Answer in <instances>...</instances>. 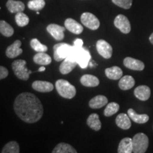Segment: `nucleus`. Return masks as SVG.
<instances>
[{"label":"nucleus","mask_w":153,"mask_h":153,"mask_svg":"<svg viewBox=\"0 0 153 153\" xmlns=\"http://www.w3.org/2000/svg\"><path fill=\"white\" fill-rule=\"evenodd\" d=\"M7 8L11 13L22 12L25 9L24 4L21 1L8 0L7 2Z\"/></svg>","instance_id":"obj_21"},{"label":"nucleus","mask_w":153,"mask_h":153,"mask_svg":"<svg viewBox=\"0 0 153 153\" xmlns=\"http://www.w3.org/2000/svg\"><path fill=\"white\" fill-rule=\"evenodd\" d=\"M76 65H77V62L76 60H74L70 57H68L61 63L59 70L61 74H67L72 71V70L75 68Z\"/></svg>","instance_id":"obj_13"},{"label":"nucleus","mask_w":153,"mask_h":153,"mask_svg":"<svg viewBox=\"0 0 153 153\" xmlns=\"http://www.w3.org/2000/svg\"><path fill=\"white\" fill-rule=\"evenodd\" d=\"M19 145L16 141H11L7 143L1 150V153H19Z\"/></svg>","instance_id":"obj_28"},{"label":"nucleus","mask_w":153,"mask_h":153,"mask_svg":"<svg viewBox=\"0 0 153 153\" xmlns=\"http://www.w3.org/2000/svg\"><path fill=\"white\" fill-rule=\"evenodd\" d=\"M65 27L55 24H51L47 26V31L54 38L56 41H62L65 37L64 31Z\"/></svg>","instance_id":"obj_9"},{"label":"nucleus","mask_w":153,"mask_h":153,"mask_svg":"<svg viewBox=\"0 0 153 153\" xmlns=\"http://www.w3.org/2000/svg\"><path fill=\"white\" fill-rule=\"evenodd\" d=\"M74 46L67 44L65 43H57L53 46V56L57 62L65 60L70 57L74 52Z\"/></svg>","instance_id":"obj_3"},{"label":"nucleus","mask_w":153,"mask_h":153,"mask_svg":"<svg viewBox=\"0 0 153 153\" xmlns=\"http://www.w3.org/2000/svg\"><path fill=\"white\" fill-rule=\"evenodd\" d=\"M123 65L126 68L130 70H137V71H142L145 68V65L142 61L131 57H127L124 59Z\"/></svg>","instance_id":"obj_10"},{"label":"nucleus","mask_w":153,"mask_h":153,"mask_svg":"<svg viewBox=\"0 0 153 153\" xmlns=\"http://www.w3.org/2000/svg\"><path fill=\"white\" fill-rule=\"evenodd\" d=\"M87 124L89 128L95 131H98L101 128V123L99 120V115L97 114H91L87 118Z\"/></svg>","instance_id":"obj_24"},{"label":"nucleus","mask_w":153,"mask_h":153,"mask_svg":"<svg viewBox=\"0 0 153 153\" xmlns=\"http://www.w3.org/2000/svg\"><path fill=\"white\" fill-rule=\"evenodd\" d=\"M15 21H16V24L20 27H24V26H27L29 23V18L24 13L19 12L16 13L15 16Z\"/></svg>","instance_id":"obj_30"},{"label":"nucleus","mask_w":153,"mask_h":153,"mask_svg":"<svg viewBox=\"0 0 153 153\" xmlns=\"http://www.w3.org/2000/svg\"><path fill=\"white\" fill-rule=\"evenodd\" d=\"M128 115L131 120H133L134 122L137 123H145L149 120L148 115L137 114L133 108H129L128 110Z\"/></svg>","instance_id":"obj_23"},{"label":"nucleus","mask_w":153,"mask_h":153,"mask_svg":"<svg viewBox=\"0 0 153 153\" xmlns=\"http://www.w3.org/2000/svg\"><path fill=\"white\" fill-rule=\"evenodd\" d=\"M112 2L121 8L129 9L133 4V0H112Z\"/></svg>","instance_id":"obj_33"},{"label":"nucleus","mask_w":153,"mask_h":153,"mask_svg":"<svg viewBox=\"0 0 153 153\" xmlns=\"http://www.w3.org/2000/svg\"><path fill=\"white\" fill-rule=\"evenodd\" d=\"M105 74L108 79L112 80L119 79L123 76V71L119 67L114 66L111 68H106L105 70Z\"/></svg>","instance_id":"obj_20"},{"label":"nucleus","mask_w":153,"mask_h":153,"mask_svg":"<svg viewBox=\"0 0 153 153\" xmlns=\"http://www.w3.org/2000/svg\"><path fill=\"white\" fill-rule=\"evenodd\" d=\"M108 104V99L104 95H97L89 101V106L93 109L102 108Z\"/></svg>","instance_id":"obj_17"},{"label":"nucleus","mask_w":153,"mask_h":153,"mask_svg":"<svg viewBox=\"0 0 153 153\" xmlns=\"http://www.w3.org/2000/svg\"><path fill=\"white\" fill-rule=\"evenodd\" d=\"M135 85V79L131 75H126L120 78L118 82V87L122 90H128Z\"/></svg>","instance_id":"obj_22"},{"label":"nucleus","mask_w":153,"mask_h":153,"mask_svg":"<svg viewBox=\"0 0 153 153\" xmlns=\"http://www.w3.org/2000/svg\"><path fill=\"white\" fill-rule=\"evenodd\" d=\"M132 139L133 146V152L144 153L146 152L149 145V139L145 133H137Z\"/></svg>","instance_id":"obj_4"},{"label":"nucleus","mask_w":153,"mask_h":153,"mask_svg":"<svg viewBox=\"0 0 153 153\" xmlns=\"http://www.w3.org/2000/svg\"><path fill=\"white\" fill-rule=\"evenodd\" d=\"M119 105L116 102H111L109 104H107V106L105 108L104 114L106 117H110V116H113V115L116 114V113L119 110Z\"/></svg>","instance_id":"obj_29"},{"label":"nucleus","mask_w":153,"mask_h":153,"mask_svg":"<svg viewBox=\"0 0 153 153\" xmlns=\"http://www.w3.org/2000/svg\"><path fill=\"white\" fill-rule=\"evenodd\" d=\"M14 28L11 27L5 21L1 20L0 22V33L5 37H11L14 34Z\"/></svg>","instance_id":"obj_27"},{"label":"nucleus","mask_w":153,"mask_h":153,"mask_svg":"<svg viewBox=\"0 0 153 153\" xmlns=\"http://www.w3.org/2000/svg\"><path fill=\"white\" fill-rule=\"evenodd\" d=\"M149 40H150V43L152 44L153 45V33L151 34L150 35V38H149Z\"/></svg>","instance_id":"obj_37"},{"label":"nucleus","mask_w":153,"mask_h":153,"mask_svg":"<svg viewBox=\"0 0 153 153\" xmlns=\"http://www.w3.org/2000/svg\"><path fill=\"white\" fill-rule=\"evenodd\" d=\"M53 153H76V150L71 145L65 143H60L53 149Z\"/></svg>","instance_id":"obj_26"},{"label":"nucleus","mask_w":153,"mask_h":153,"mask_svg":"<svg viewBox=\"0 0 153 153\" xmlns=\"http://www.w3.org/2000/svg\"><path fill=\"white\" fill-rule=\"evenodd\" d=\"M26 62L24 60H16L12 62V70L15 75L19 79L26 81L29 79V75L31 73L30 70H28L26 67Z\"/></svg>","instance_id":"obj_5"},{"label":"nucleus","mask_w":153,"mask_h":153,"mask_svg":"<svg viewBox=\"0 0 153 153\" xmlns=\"http://www.w3.org/2000/svg\"><path fill=\"white\" fill-rule=\"evenodd\" d=\"M114 26L123 33L127 34L131 32V26L128 19L123 14H118L115 18Z\"/></svg>","instance_id":"obj_7"},{"label":"nucleus","mask_w":153,"mask_h":153,"mask_svg":"<svg viewBox=\"0 0 153 153\" xmlns=\"http://www.w3.org/2000/svg\"><path fill=\"white\" fill-rule=\"evenodd\" d=\"M57 93L63 98L71 99L76 95V89L65 79H58L55 82Z\"/></svg>","instance_id":"obj_2"},{"label":"nucleus","mask_w":153,"mask_h":153,"mask_svg":"<svg viewBox=\"0 0 153 153\" xmlns=\"http://www.w3.org/2000/svg\"><path fill=\"white\" fill-rule=\"evenodd\" d=\"M30 45L32 48L37 53H45L48 51L46 45L42 44L37 38H33L30 42Z\"/></svg>","instance_id":"obj_31"},{"label":"nucleus","mask_w":153,"mask_h":153,"mask_svg":"<svg viewBox=\"0 0 153 153\" xmlns=\"http://www.w3.org/2000/svg\"><path fill=\"white\" fill-rule=\"evenodd\" d=\"M14 111L19 118L28 123L39 120L43 114V107L39 99L33 94L24 92L15 99Z\"/></svg>","instance_id":"obj_1"},{"label":"nucleus","mask_w":153,"mask_h":153,"mask_svg":"<svg viewBox=\"0 0 153 153\" xmlns=\"http://www.w3.org/2000/svg\"><path fill=\"white\" fill-rule=\"evenodd\" d=\"M33 59L36 64L40 65H48L52 62L51 56L45 53H38L34 55Z\"/></svg>","instance_id":"obj_25"},{"label":"nucleus","mask_w":153,"mask_h":153,"mask_svg":"<svg viewBox=\"0 0 153 153\" xmlns=\"http://www.w3.org/2000/svg\"><path fill=\"white\" fill-rule=\"evenodd\" d=\"M81 22L84 26L91 30H97L100 26V22L97 17L89 12H85L81 16Z\"/></svg>","instance_id":"obj_6"},{"label":"nucleus","mask_w":153,"mask_h":153,"mask_svg":"<svg viewBox=\"0 0 153 153\" xmlns=\"http://www.w3.org/2000/svg\"><path fill=\"white\" fill-rule=\"evenodd\" d=\"M45 68L44 66H42L39 69H38V72H43V71H45Z\"/></svg>","instance_id":"obj_36"},{"label":"nucleus","mask_w":153,"mask_h":153,"mask_svg":"<svg viewBox=\"0 0 153 153\" xmlns=\"http://www.w3.org/2000/svg\"><path fill=\"white\" fill-rule=\"evenodd\" d=\"M32 88L34 90L39 91V92H50L54 89V86L52 83L46 81H41L36 80L32 84Z\"/></svg>","instance_id":"obj_12"},{"label":"nucleus","mask_w":153,"mask_h":153,"mask_svg":"<svg viewBox=\"0 0 153 153\" xmlns=\"http://www.w3.org/2000/svg\"><path fill=\"white\" fill-rule=\"evenodd\" d=\"M9 74V71L7 68L3 66H0V79H5Z\"/></svg>","instance_id":"obj_34"},{"label":"nucleus","mask_w":153,"mask_h":153,"mask_svg":"<svg viewBox=\"0 0 153 153\" xmlns=\"http://www.w3.org/2000/svg\"><path fill=\"white\" fill-rule=\"evenodd\" d=\"M21 45L22 42L19 40H16L6 50V55L9 58H14L22 54L23 50L21 48Z\"/></svg>","instance_id":"obj_11"},{"label":"nucleus","mask_w":153,"mask_h":153,"mask_svg":"<svg viewBox=\"0 0 153 153\" xmlns=\"http://www.w3.org/2000/svg\"><path fill=\"white\" fill-rule=\"evenodd\" d=\"M65 26L69 31H70L72 33L76 34V35L82 33L84 30L82 25L71 18L66 19L65 22Z\"/></svg>","instance_id":"obj_14"},{"label":"nucleus","mask_w":153,"mask_h":153,"mask_svg":"<svg viewBox=\"0 0 153 153\" xmlns=\"http://www.w3.org/2000/svg\"><path fill=\"white\" fill-rule=\"evenodd\" d=\"M128 115L120 114L116 116V123L118 127L123 130H128L131 127V122Z\"/></svg>","instance_id":"obj_18"},{"label":"nucleus","mask_w":153,"mask_h":153,"mask_svg":"<svg viewBox=\"0 0 153 153\" xmlns=\"http://www.w3.org/2000/svg\"><path fill=\"white\" fill-rule=\"evenodd\" d=\"M134 94L140 100L147 101L150 97L151 91L148 86L140 85L135 88L134 90Z\"/></svg>","instance_id":"obj_15"},{"label":"nucleus","mask_w":153,"mask_h":153,"mask_svg":"<svg viewBox=\"0 0 153 153\" xmlns=\"http://www.w3.org/2000/svg\"><path fill=\"white\" fill-rule=\"evenodd\" d=\"M97 52L99 54L102 56L105 59H109L112 56L113 53V48L111 45L109 43H107L104 40H99L97 42Z\"/></svg>","instance_id":"obj_8"},{"label":"nucleus","mask_w":153,"mask_h":153,"mask_svg":"<svg viewBox=\"0 0 153 153\" xmlns=\"http://www.w3.org/2000/svg\"><path fill=\"white\" fill-rule=\"evenodd\" d=\"M45 1L44 0H30L28 2V7L30 10L40 11L44 8Z\"/></svg>","instance_id":"obj_32"},{"label":"nucleus","mask_w":153,"mask_h":153,"mask_svg":"<svg viewBox=\"0 0 153 153\" xmlns=\"http://www.w3.org/2000/svg\"><path fill=\"white\" fill-rule=\"evenodd\" d=\"M80 82L87 87H96L99 85V80L97 76L91 74H85L80 79Z\"/></svg>","instance_id":"obj_19"},{"label":"nucleus","mask_w":153,"mask_h":153,"mask_svg":"<svg viewBox=\"0 0 153 153\" xmlns=\"http://www.w3.org/2000/svg\"><path fill=\"white\" fill-rule=\"evenodd\" d=\"M74 47L77 48H81L82 45H83V41L82 39H79V38H77L76 39L74 42Z\"/></svg>","instance_id":"obj_35"},{"label":"nucleus","mask_w":153,"mask_h":153,"mask_svg":"<svg viewBox=\"0 0 153 153\" xmlns=\"http://www.w3.org/2000/svg\"><path fill=\"white\" fill-rule=\"evenodd\" d=\"M133 139L130 137H124L120 140L118 145V153H131L133 152Z\"/></svg>","instance_id":"obj_16"}]
</instances>
